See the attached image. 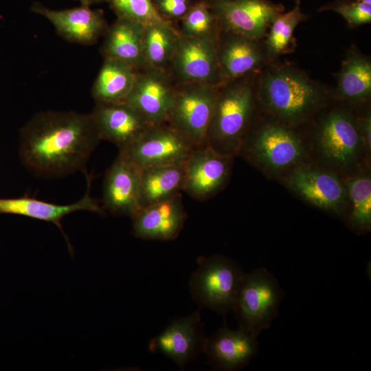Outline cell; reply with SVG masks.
Listing matches in <instances>:
<instances>
[{
	"label": "cell",
	"mask_w": 371,
	"mask_h": 371,
	"mask_svg": "<svg viewBox=\"0 0 371 371\" xmlns=\"http://www.w3.org/2000/svg\"><path fill=\"white\" fill-rule=\"evenodd\" d=\"M100 140L91 113L41 111L21 130L19 155L36 175L63 177L84 169Z\"/></svg>",
	"instance_id": "cell-1"
},
{
	"label": "cell",
	"mask_w": 371,
	"mask_h": 371,
	"mask_svg": "<svg viewBox=\"0 0 371 371\" xmlns=\"http://www.w3.org/2000/svg\"><path fill=\"white\" fill-rule=\"evenodd\" d=\"M223 84V88L218 87L206 144L220 153L234 157L249 131L254 93L251 86L245 81Z\"/></svg>",
	"instance_id": "cell-2"
},
{
	"label": "cell",
	"mask_w": 371,
	"mask_h": 371,
	"mask_svg": "<svg viewBox=\"0 0 371 371\" xmlns=\"http://www.w3.org/2000/svg\"><path fill=\"white\" fill-rule=\"evenodd\" d=\"M262 102L280 120L297 124L307 120L322 101L318 89L305 76L280 69L267 74L260 89Z\"/></svg>",
	"instance_id": "cell-3"
},
{
	"label": "cell",
	"mask_w": 371,
	"mask_h": 371,
	"mask_svg": "<svg viewBox=\"0 0 371 371\" xmlns=\"http://www.w3.org/2000/svg\"><path fill=\"white\" fill-rule=\"evenodd\" d=\"M189 281L192 298L201 307L225 315L232 311L245 276L240 267L223 255L199 256Z\"/></svg>",
	"instance_id": "cell-4"
},
{
	"label": "cell",
	"mask_w": 371,
	"mask_h": 371,
	"mask_svg": "<svg viewBox=\"0 0 371 371\" xmlns=\"http://www.w3.org/2000/svg\"><path fill=\"white\" fill-rule=\"evenodd\" d=\"M306 154L300 137L279 123H269L247 132L238 155L269 174L289 172L300 165Z\"/></svg>",
	"instance_id": "cell-5"
},
{
	"label": "cell",
	"mask_w": 371,
	"mask_h": 371,
	"mask_svg": "<svg viewBox=\"0 0 371 371\" xmlns=\"http://www.w3.org/2000/svg\"><path fill=\"white\" fill-rule=\"evenodd\" d=\"M282 298L281 287L267 269L246 273L232 309L239 327L258 337L277 317Z\"/></svg>",
	"instance_id": "cell-6"
},
{
	"label": "cell",
	"mask_w": 371,
	"mask_h": 371,
	"mask_svg": "<svg viewBox=\"0 0 371 371\" xmlns=\"http://www.w3.org/2000/svg\"><path fill=\"white\" fill-rule=\"evenodd\" d=\"M218 86L198 82L175 84L174 102L166 122L195 148L207 145Z\"/></svg>",
	"instance_id": "cell-7"
},
{
	"label": "cell",
	"mask_w": 371,
	"mask_h": 371,
	"mask_svg": "<svg viewBox=\"0 0 371 371\" xmlns=\"http://www.w3.org/2000/svg\"><path fill=\"white\" fill-rule=\"evenodd\" d=\"M195 147L166 122L151 126L119 153L141 170L183 164Z\"/></svg>",
	"instance_id": "cell-8"
},
{
	"label": "cell",
	"mask_w": 371,
	"mask_h": 371,
	"mask_svg": "<svg viewBox=\"0 0 371 371\" xmlns=\"http://www.w3.org/2000/svg\"><path fill=\"white\" fill-rule=\"evenodd\" d=\"M217 39L188 37L180 34L169 69L176 84H223L218 63Z\"/></svg>",
	"instance_id": "cell-9"
},
{
	"label": "cell",
	"mask_w": 371,
	"mask_h": 371,
	"mask_svg": "<svg viewBox=\"0 0 371 371\" xmlns=\"http://www.w3.org/2000/svg\"><path fill=\"white\" fill-rule=\"evenodd\" d=\"M316 145L324 161L342 170L356 166L365 151L356 122L341 111L330 113L322 122Z\"/></svg>",
	"instance_id": "cell-10"
},
{
	"label": "cell",
	"mask_w": 371,
	"mask_h": 371,
	"mask_svg": "<svg viewBox=\"0 0 371 371\" xmlns=\"http://www.w3.org/2000/svg\"><path fill=\"white\" fill-rule=\"evenodd\" d=\"M233 158L207 145L194 148L183 164L182 191L198 201L212 197L227 181Z\"/></svg>",
	"instance_id": "cell-11"
},
{
	"label": "cell",
	"mask_w": 371,
	"mask_h": 371,
	"mask_svg": "<svg viewBox=\"0 0 371 371\" xmlns=\"http://www.w3.org/2000/svg\"><path fill=\"white\" fill-rule=\"evenodd\" d=\"M223 30L256 40L264 35L283 8L267 0L207 1Z\"/></svg>",
	"instance_id": "cell-12"
},
{
	"label": "cell",
	"mask_w": 371,
	"mask_h": 371,
	"mask_svg": "<svg viewBox=\"0 0 371 371\" xmlns=\"http://www.w3.org/2000/svg\"><path fill=\"white\" fill-rule=\"evenodd\" d=\"M175 95V84L167 71L144 67L137 70L135 82L124 100L151 125L166 122Z\"/></svg>",
	"instance_id": "cell-13"
},
{
	"label": "cell",
	"mask_w": 371,
	"mask_h": 371,
	"mask_svg": "<svg viewBox=\"0 0 371 371\" xmlns=\"http://www.w3.org/2000/svg\"><path fill=\"white\" fill-rule=\"evenodd\" d=\"M284 181L291 190L314 206L335 214L344 210L346 188L335 173L300 164L288 172Z\"/></svg>",
	"instance_id": "cell-14"
},
{
	"label": "cell",
	"mask_w": 371,
	"mask_h": 371,
	"mask_svg": "<svg viewBox=\"0 0 371 371\" xmlns=\"http://www.w3.org/2000/svg\"><path fill=\"white\" fill-rule=\"evenodd\" d=\"M200 309L170 322L151 339L148 350L172 360L181 370L200 353H203L206 337Z\"/></svg>",
	"instance_id": "cell-15"
},
{
	"label": "cell",
	"mask_w": 371,
	"mask_h": 371,
	"mask_svg": "<svg viewBox=\"0 0 371 371\" xmlns=\"http://www.w3.org/2000/svg\"><path fill=\"white\" fill-rule=\"evenodd\" d=\"M30 10L47 19L64 39L84 45L96 43L108 27L102 11L89 5L54 10L35 2Z\"/></svg>",
	"instance_id": "cell-16"
},
{
	"label": "cell",
	"mask_w": 371,
	"mask_h": 371,
	"mask_svg": "<svg viewBox=\"0 0 371 371\" xmlns=\"http://www.w3.org/2000/svg\"><path fill=\"white\" fill-rule=\"evenodd\" d=\"M101 139L123 150L138 139L151 125L125 102H95L91 113Z\"/></svg>",
	"instance_id": "cell-17"
},
{
	"label": "cell",
	"mask_w": 371,
	"mask_h": 371,
	"mask_svg": "<svg viewBox=\"0 0 371 371\" xmlns=\"http://www.w3.org/2000/svg\"><path fill=\"white\" fill-rule=\"evenodd\" d=\"M188 215L181 193L143 207L132 218L133 233L144 240H175Z\"/></svg>",
	"instance_id": "cell-18"
},
{
	"label": "cell",
	"mask_w": 371,
	"mask_h": 371,
	"mask_svg": "<svg viewBox=\"0 0 371 371\" xmlns=\"http://www.w3.org/2000/svg\"><path fill=\"white\" fill-rule=\"evenodd\" d=\"M140 177L141 170L118 153L105 174L104 207L115 215L135 216L142 208Z\"/></svg>",
	"instance_id": "cell-19"
},
{
	"label": "cell",
	"mask_w": 371,
	"mask_h": 371,
	"mask_svg": "<svg viewBox=\"0 0 371 371\" xmlns=\"http://www.w3.org/2000/svg\"><path fill=\"white\" fill-rule=\"evenodd\" d=\"M257 338L240 327L234 330L225 324L213 335L206 337L203 353L214 367L235 370L247 365L256 355Z\"/></svg>",
	"instance_id": "cell-20"
},
{
	"label": "cell",
	"mask_w": 371,
	"mask_h": 371,
	"mask_svg": "<svg viewBox=\"0 0 371 371\" xmlns=\"http://www.w3.org/2000/svg\"><path fill=\"white\" fill-rule=\"evenodd\" d=\"M87 188L85 196L69 205H57L35 198L22 196L13 199L0 198V214H12L54 223L63 232L62 218L76 211L87 210L105 214L98 203L90 196L91 177L87 174Z\"/></svg>",
	"instance_id": "cell-21"
},
{
	"label": "cell",
	"mask_w": 371,
	"mask_h": 371,
	"mask_svg": "<svg viewBox=\"0 0 371 371\" xmlns=\"http://www.w3.org/2000/svg\"><path fill=\"white\" fill-rule=\"evenodd\" d=\"M225 32V36L217 38L216 41L223 83L243 78L256 69L262 61V54L255 39Z\"/></svg>",
	"instance_id": "cell-22"
},
{
	"label": "cell",
	"mask_w": 371,
	"mask_h": 371,
	"mask_svg": "<svg viewBox=\"0 0 371 371\" xmlns=\"http://www.w3.org/2000/svg\"><path fill=\"white\" fill-rule=\"evenodd\" d=\"M144 26L117 18L107 27L101 47L104 58L124 62L137 70L145 67L143 54Z\"/></svg>",
	"instance_id": "cell-23"
},
{
	"label": "cell",
	"mask_w": 371,
	"mask_h": 371,
	"mask_svg": "<svg viewBox=\"0 0 371 371\" xmlns=\"http://www.w3.org/2000/svg\"><path fill=\"white\" fill-rule=\"evenodd\" d=\"M137 70L115 58H104L91 89L95 102H123L131 90Z\"/></svg>",
	"instance_id": "cell-24"
},
{
	"label": "cell",
	"mask_w": 371,
	"mask_h": 371,
	"mask_svg": "<svg viewBox=\"0 0 371 371\" xmlns=\"http://www.w3.org/2000/svg\"><path fill=\"white\" fill-rule=\"evenodd\" d=\"M183 164L155 166L141 170L139 201L142 207L182 191Z\"/></svg>",
	"instance_id": "cell-25"
},
{
	"label": "cell",
	"mask_w": 371,
	"mask_h": 371,
	"mask_svg": "<svg viewBox=\"0 0 371 371\" xmlns=\"http://www.w3.org/2000/svg\"><path fill=\"white\" fill-rule=\"evenodd\" d=\"M179 36L180 32L173 25L153 24L144 27L145 67L168 71Z\"/></svg>",
	"instance_id": "cell-26"
},
{
	"label": "cell",
	"mask_w": 371,
	"mask_h": 371,
	"mask_svg": "<svg viewBox=\"0 0 371 371\" xmlns=\"http://www.w3.org/2000/svg\"><path fill=\"white\" fill-rule=\"evenodd\" d=\"M341 98L352 101L367 98L371 92V65L368 59L352 54L344 61L338 80Z\"/></svg>",
	"instance_id": "cell-27"
},
{
	"label": "cell",
	"mask_w": 371,
	"mask_h": 371,
	"mask_svg": "<svg viewBox=\"0 0 371 371\" xmlns=\"http://www.w3.org/2000/svg\"><path fill=\"white\" fill-rule=\"evenodd\" d=\"M347 196L351 203L349 225L357 232L371 227V179L368 174L351 178L347 184Z\"/></svg>",
	"instance_id": "cell-28"
},
{
	"label": "cell",
	"mask_w": 371,
	"mask_h": 371,
	"mask_svg": "<svg viewBox=\"0 0 371 371\" xmlns=\"http://www.w3.org/2000/svg\"><path fill=\"white\" fill-rule=\"evenodd\" d=\"M181 21L180 34L183 36L214 39L218 37L219 24L207 1H199L192 3Z\"/></svg>",
	"instance_id": "cell-29"
},
{
	"label": "cell",
	"mask_w": 371,
	"mask_h": 371,
	"mask_svg": "<svg viewBox=\"0 0 371 371\" xmlns=\"http://www.w3.org/2000/svg\"><path fill=\"white\" fill-rule=\"evenodd\" d=\"M117 18L144 27L153 24L172 25L156 10L152 0H106Z\"/></svg>",
	"instance_id": "cell-30"
},
{
	"label": "cell",
	"mask_w": 371,
	"mask_h": 371,
	"mask_svg": "<svg viewBox=\"0 0 371 371\" xmlns=\"http://www.w3.org/2000/svg\"><path fill=\"white\" fill-rule=\"evenodd\" d=\"M299 3L284 14H278L271 24L267 47L273 54H280L288 47L295 28L304 19Z\"/></svg>",
	"instance_id": "cell-31"
},
{
	"label": "cell",
	"mask_w": 371,
	"mask_h": 371,
	"mask_svg": "<svg viewBox=\"0 0 371 371\" xmlns=\"http://www.w3.org/2000/svg\"><path fill=\"white\" fill-rule=\"evenodd\" d=\"M341 15L351 26L360 25L371 21V3L354 1L340 2L324 8Z\"/></svg>",
	"instance_id": "cell-32"
},
{
	"label": "cell",
	"mask_w": 371,
	"mask_h": 371,
	"mask_svg": "<svg viewBox=\"0 0 371 371\" xmlns=\"http://www.w3.org/2000/svg\"><path fill=\"white\" fill-rule=\"evenodd\" d=\"M152 1L158 12L167 20L181 19L192 4L190 0H152Z\"/></svg>",
	"instance_id": "cell-33"
},
{
	"label": "cell",
	"mask_w": 371,
	"mask_h": 371,
	"mask_svg": "<svg viewBox=\"0 0 371 371\" xmlns=\"http://www.w3.org/2000/svg\"><path fill=\"white\" fill-rule=\"evenodd\" d=\"M360 133L364 150L367 153H370L371 150V118L370 115L359 120L357 123Z\"/></svg>",
	"instance_id": "cell-34"
},
{
	"label": "cell",
	"mask_w": 371,
	"mask_h": 371,
	"mask_svg": "<svg viewBox=\"0 0 371 371\" xmlns=\"http://www.w3.org/2000/svg\"><path fill=\"white\" fill-rule=\"evenodd\" d=\"M81 3V5H89L102 2H106V0H76Z\"/></svg>",
	"instance_id": "cell-35"
},
{
	"label": "cell",
	"mask_w": 371,
	"mask_h": 371,
	"mask_svg": "<svg viewBox=\"0 0 371 371\" xmlns=\"http://www.w3.org/2000/svg\"><path fill=\"white\" fill-rule=\"evenodd\" d=\"M356 1L359 2L371 3V0H356Z\"/></svg>",
	"instance_id": "cell-36"
},
{
	"label": "cell",
	"mask_w": 371,
	"mask_h": 371,
	"mask_svg": "<svg viewBox=\"0 0 371 371\" xmlns=\"http://www.w3.org/2000/svg\"><path fill=\"white\" fill-rule=\"evenodd\" d=\"M300 0H297V3H300Z\"/></svg>",
	"instance_id": "cell-37"
}]
</instances>
